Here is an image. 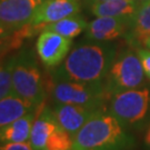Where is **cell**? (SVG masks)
<instances>
[{
    "instance_id": "1",
    "label": "cell",
    "mask_w": 150,
    "mask_h": 150,
    "mask_svg": "<svg viewBox=\"0 0 150 150\" xmlns=\"http://www.w3.org/2000/svg\"><path fill=\"white\" fill-rule=\"evenodd\" d=\"M118 54L111 41L88 40L70 50L61 64L51 71L52 80L105 82Z\"/></svg>"
},
{
    "instance_id": "2",
    "label": "cell",
    "mask_w": 150,
    "mask_h": 150,
    "mask_svg": "<svg viewBox=\"0 0 150 150\" xmlns=\"http://www.w3.org/2000/svg\"><path fill=\"white\" fill-rule=\"evenodd\" d=\"M136 139L107 110L88 121L74 137L72 150H132Z\"/></svg>"
},
{
    "instance_id": "3",
    "label": "cell",
    "mask_w": 150,
    "mask_h": 150,
    "mask_svg": "<svg viewBox=\"0 0 150 150\" xmlns=\"http://www.w3.org/2000/svg\"><path fill=\"white\" fill-rule=\"evenodd\" d=\"M9 59L11 92L38 108L46 102L47 90L36 54L31 48L22 47Z\"/></svg>"
},
{
    "instance_id": "4",
    "label": "cell",
    "mask_w": 150,
    "mask_h": 150,
    "mask_svg": "<svg viewBox=\"0 0 150 150\" xmlns=\"http://www.w3.org/2000/svg\"><path fill=\"white\" fill-rule=\"evenodd\" d=\"M29 142L35 150H72L74 138L60 126L54 109L43 102L38 107Z\"/></svg>"
},
{
    "instance_id": "5",
    "label": "cell",
    "mask_w": 150,
    "mask_h": 150,
    "mask_svg": "<svg viewBox=\"0 0 150 150\" xmlns=\"http://www.w3.org/2000/svg\"><path fill=\"white\" fill-rule=\"evenodd\" d=\"M150 109V90L136 88L115 93L109 99L108 111L126 129H140Z\"/></svg>"
},
{
    "instance_id": "6",
    "label": "cell",
    "mask_w": 150,
    "mask_h": 150,
    "mask_svg": "<svg viewBox=\"0 0 150 150\" xmlns=\"http://www.w3.org/2000/svg\"><path fill=\"white\" fill-rule=\"evenodd\" d=\"M145 70L136 48L123 49L117 54L108 72L105 86L109 98L121 91L140 88L145 82Z\"/></svg>"
},
{
    "instance_id": "7",
    "label": "cell",
    "mask_w": 150,
    "mask_h": 150,
    "mask_svg": "<svg viewBox=\"0 0 150 150\" xmlns=\"http://www.w3.org/2000/svg\"><path fill=\"white\" fill-rule=\"evenodd\" d=\"M50 92L54 103H70L87 107H106L108 96L105 82H78L52 80Z\"/></svg>"
},
{
    "instance_id": "8",
    "label": "cell",
    "mask_w": 150,
    "mask_h": 150,
    "mask_svg": "<svg viewBox=\"0 0 150 150\" xmlns=\"http://www.w3.org/2000/svg\"><path fill=\"white\" fill-rule=\"evenodd\" d=\"M72 47V39L66 38L50 30H42L36 41V52L41 64L54 69L68 56Z\"/></svg>"
},
{
    "instance_id": "9",
    "label": "cell",
    "mask_w": 150,
    "mask_h": 150,
    "mask_svg": "<svg viewBox=\"0 0 150 150\" xmlns=\"http://www.w3.org/2000/svg\"><path fill=\"white\" fill-rule=\"evenodd\" d=\"M52 109L60 126L74 138L92 117L102 110H106V107L97 108L70 103H54Z\"/></svg>"
},
{
    "instance_id": "10",
    "label": "cell",
    "mask_w": 150,
    "mask_h": 150,
    "mask_svg": "<svg viewBox=\"0 0 150 150\" xmlns=\"http://www.w3.org/2000/svg\"><path fill=\"white\" fill-rule=\"evenodd\" d=\"M45 0H0V21L13 30L30 23Z\"/></svg>"
},
{
    "instance_id": "11",
    "label": "cell",
    "mask_w": 150,
    "mask_h": 150,
    "mask_svg": "<svg viewBox=\"0 0 150 150\" xmlns=\"http://www.w3.org/2000/svg\"><path fill=\"white\" fill-rule=\"evenodd\" d=\"M131 21L132 19L121 17H97L88 22L86 39L92 41H113L126 36Z\"/></svg>"
},
{
    "instance_id": "12",
    "label": "cell",
    "mask_w": 150,
    "mask_h": 150,
    "mask_svg": "<svg viewBox=\"0 0 150 150\" xmlns=\"http://www.w3.org/2000/svg\"><path fill=\"white\" fill-rule=\"evenodd\" d=\"M82 0H45L32 17L30 25H46L80 13Z\"/></svg>"
},
{
    "instance_id": "13",
    "label": "cell",
    "mask_w": 150,
    "mask_h": 150,
    "mask_svg": "<svg viewBox=\"0 0 150 150\" xmlns=\"http://www.w3.org/2000/svg\"><path fill=\"white\" fill-rule=\"evenodd\" d=\"M141 6L138 0H107L88 6L95 17H121L132 19Z\"/></svg>"
},
{
    "instance_id": "14",
    "label": "cell",
    "mask_w": 150,
    "mask_h": 150,
    "mask_svg": "<svg viewBox=\"0 0 150 150\" xmlns=\"http://www.w3.org/2000/svg\"><path fill=\"white\" fill-rule=\"evenodd\" d=\"M125 38L132 48L144 47V42L150 38V0L141 4Z\"/></svg>"
},
{
    "instance_id": "15",
    "label": "cell",
    "mask_w": 150,
    "mask_h": 150,
    "mask_svg": "<svg viewBox=\"0 0 150 150\" xmlns=\"http://www.w3.org/2000/svg\"><path fill=\"white\" fill-rule=\"evenodd\" d=\"M38 108L27 112L8 126L0 129V145L9 142H23L29 141L30 132L35 118L37 116Z\"/></svg>"
},
{
    "instance_id": "16",
    "label": "cell",
    "mask_w": 150,
    "mask_h": 150,
    "mask_svg": "<svg viewBox=\"0 0 150 150\" xmlns=\"http://www.w3.org/2000/svg\"><path fill=\"white\" fill-rule=\"evenodd\" d=\"M33 109L36 108L31 103L21 99L16 93L10 92L8 96L0 99V129Z\"/></svg>"
},
{
    "instance_id": "17",
    "label": "cell",
    "mask_w": 150,
    "mask_h": 150,
    "mask_svg": "<svg viewBox=\"0 0 150 150\" xmlns=\"http://www.w3.org/2000/svg\"><path fill=\"white\" fill-rule=\"evenodd\" d=\"M87 27H88V22L83 18V16H81L80 13H77L60 19L58 21L46 23L43 26V30H50L66 38L74 39L75 37L79 36L82 31H86Z\"/></svg>"
},
{
    "instance_id": "18",
    "label": "cell",
    "mask_w": 150,
    "mask_h": 150,
    "mask_svg": "<svg viewBox=\"0 0 150 150\" xmlns=\"http://www.w3.org/2000/svg\"><path fill=\"white\" fill-rule=\"evenodd\" d=\"M37 33H39L37 26L29 23L25 27L15 30L10 36L1 38L0 39V58L11 50L21 48L26 38H31Z\"/></svg>"
},
{
    "instance_id": "19",
    "label": "cell",
    "mask_w": 150,
    "mask_h": 150,
    "mask_svg": "<svg viewBox=\"0 0 150 150\" xmlns=\"http://www.w3.org/2000/svg\"><path fill=\"white\" fill-rule=\"evenodd\" d=\"M11 92V72L9 59L0 58V99Z\"/></svg>"
},
{
    "instance_id": "20",
    "label": "cell",
    "mask_w": 150,
    "mask_h": 150,
    "mask_svg": "<svg viewBox=\"0 0 150 150\" xmlns=\"http://www.w3.org/2000/svg\"><path fill=\"white\" fill-rule=\"evenodd\" d=\"M137 52L139 54L140 60L142 62V67L145 70L146 76L150 79V49L144 48V47H139V48H136Z\"/></svg>"
},
{
    "instance_id": "21",
    "label": "cell",
    "mask_w": 150,
    "mask_h": 150,
    "mask_svg": "<svg viewBox=\"0 0 150 150\" xmlns=\"http://www.w3.org/2000/svg\"><path fill=\"white\" fill-rule=\"evenodd\" d=\"M1 150H35L30 145L29 141L23 142H9V144H1L0 145Z\"/></svg>"
},
{
    "instance_id": "22",
    "label": "cell",
    "mask_w": 150,
    "mask_h": 150,
    "mask_svg": "<svg viewBox=\"0 0 150 150\" xmlns=\"http://www.w3.org/2000/svg\"><path fill=\"white\" fill-rule=\"evenodd\" d=\"M13 31H15L13 29H11V28L7 27L6 25H4L2 22L0 21V39H1V38H5V37H8V36H10V35Z\"/></svg>"
},
{
    "instance_id": "23",
    "label": "cell",
    "mask_w": 150,
    "mask_h": 150,
    "mask_svg": "<svg viewBox=\"0 0 150 150\" xmlns=\"http://www.w3.org/2000/svg\"><path fill=\"white\" fill-rule=\"evenodd\" d=\"M144 149L150 150V122L148 123V127L144 134Z\"/></svg>"
},
{
    "instance_id": "24",
    "label": "cell",
    "mask_w": 150,
    "mask_h": 150,
    "mask_svg": "<svg viewBox=\"0 0 150 150\" xmlns=\"http://www.w3.org/2000/svg\"><path fill=\"white\" fill-rule=\"evenodd\" d=\"M100 1H107V0H82V4L88 7V6L92 5V4H96V2H100Z\"/></svg>"
},
{
    "instance_id": "25",
    "label": "cell",
    "mask_w": 150,
    "mask_h": 150,
    "mask_svg": "<svg viewBox=\"0 0 150 150\" xmlns=\"http://www.w3.org/2000/svg\"><path fill=\"white\" fill-rule=\"evenodd\" d=\"M144 47H146V48L150 49V38H148V39L146 40L145 42H144Z\"/></svg>"
},
{
    "instance_id": "26",
    "label": "cell",
    "mask_w": 150,
    "mask_h": 150,
    "mask_svg": "<svg viewBox=\"0 0 150 150\" xmlns=\"http://www.w3.org/2000/svg\"><path fill=\"white\" fill-rule=\"evenodd\" d=\"M138 1H140V2L142 4V2H145V1H148V0H138Z\"/></svg>"
},
{
    "instance_id": "27",
    "label": "cell",
    "mask_w": 150,
    "mask_h": 150,
    "mask_svg": "<svg viewBox=\"0 0 150 150\" xmlns=\"http://www.w3.org/2000/svg\"><path fill=\"white\" fill-rule=\"evenodd\" d=\"M0 150H1V149H0Z\"/></svg>"
}]
</instances>
